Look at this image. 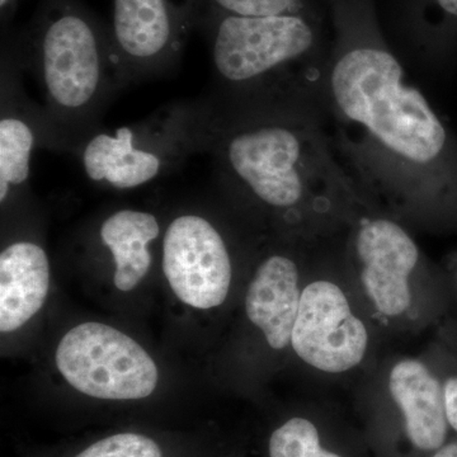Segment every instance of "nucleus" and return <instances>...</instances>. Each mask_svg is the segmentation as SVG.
<instances>
[{
    "instance_id": "obj_20",
    "label": "nucleus",
    "mask_w": 457,
    "mask_h": 457,
    "mask_svg": "<svg viewBox=\"0 0 457 457\" xmlns=\"http://www.w3.org/2000/svg\"><path fill=\"white\" fill-rule=\"evenodd\" d=\"M433 457H457V444L442 446Z\"/></svg>"
},
{
    "instance_id": "obj_17",
    "label": "nucleus",
    "mask_w": 457,
    "mask_h": 457,
    "mask_svg": "<svg viewBox=\"0 0 457 457\" xmlns=\"http://www.w3.org/2000/svg\"><path fill=\"white\" fill-rule=\"evenodd\" d=\"M75 457H163L152 438L137 433H120L96 442Z\"/></svg>"
},
{
    "instance_id": "obj_15",
    "label": "nucleus",
    "mask_w": 457,
    "mask_h": 457,
    "mask_svg": "<svg viewBox=\"0 0 457 457\" xmlns=\"http://www.w3.org/2000/svg\"><path fill=\"white\" fill-rule=\"evenodd\" d=\"M403 9L409 29L420 38L445 44L457 33V0H404Z\"/></svg>"
},
{
    "instance_id": "obj_16",
    "label": "nucleus",
    "mask_w": 457,
    "mask_h": 457,
    "mask_svg": "<svg viewBox=\"0 0 457 457\" xmlns=\"http://www.w3.org/2000/svg\"><path fill=\"white\" fill-rule=\"evenodd\" d=\"M270 457H341L320 446L317 427L305 418H293L270 436Z\"/></svg>"
},
{
    "instance_id": "obj_18",
    "label": "nucleus",
    "mask_w": 457,
    "mask_h": 457,
    "mask_svg": "<svg viewBox=\"0 0 457 457\" xmlns=\"http://www.w3.org/2000/svg\"><path fill=\"white\" fill-rule=\"evenodd\" d=\"M225 14L270 17L281 14L315 13L309 0H212Z\"/></svg>"
},
{
    "instance_id": "obj_13",
    "label": "nucleus",
    "mask_w": 457,
    "mask_h": 457,
    "mask_svg": "<svg viewBox=\"0 0 457 457\" xmlns=\"http://www.w3.org/2000/svg\"><path fill=\"white\" fill-rule=\"evenodd\" d=\"M161 234L153 213L137 210H120L108 216L99 236L112 254L116 272L114 285L119 290L131 291L145 278L152 266L150 243Z\"/></svg>"
},
{
    "instance_id": "obj_4",
    "label": "nucleus",
    "mask_w": 457,
    "mask_h": 457,
    "mask_svg": "<svg viewBox=\"0 0 457 457\" xmlns=\"http://www.w3.org/2000/svg\"><path fill=\"white\" fill-rule=\"evenodd\" d=\"M318 41L317 13L270 17L225 14L213 36V69L228 84L260 83L311 55Z\"/></svg>"
},
{
    "instance_id": "obj_21",
    "label": "nucleus",
    "mask_w": 457,
    "mask_h": 457,
    "mask_svg": "<svg viewBox=\"0 0 457 457\" xmlns=\"http://www.w3.org/2000/svg\"><path fill=\"white\" fill-rule=\"evenodd\" d=\"M11 2L12 0H0V5H2L3 9H4Z\"/></svg>"
},
{
    "instance_id": "obj_12",
    "label": "nucleus",
    "mask_w": 457,
    "mask_h": 457,
    "mask_svg": "<svg viewBox=\"0 0 457 457\" xmlns=\"http://www.w3.org/2000/svg\"><path fill=\"white\" fill-rule=\"evenodd\" d=\"M50 264L31 242L8 245L0 254V330L14 332L37 314L46 300Z\"/></svg>"
},
{
    "instance_id": "obj_7",
    "label": "nucleus",
    "mask_w": 457,
    "mask_h": 457,
    "mask_svg": "<svg viewBox=\"0 0 457 457\" xmlns=\"http://www.w3.org/2000/svg\"><path fill=\"white\" fill-rule=\"evenodd\" d=\"M163 270L177 297L197 309L227 299L231 261L218 228L196 213L174 219L163 239Z\"/></svg>"
},
{
    "instance_id": "obj_8",
    "label": "nucleus",
    "mask_w": 457,
    "mask_h": 457,
    "mask_svg": "<svg viewBox=\"0 0 457 457\" xmlns=\"http://www.w3.org/2000/svg\"><path fill=\"white\" fill-rule=\"evenodd\" d=\"M113 37L121 86L163 71L180 46L170 0H113Z\"/></svg>"
},
{
    "instance_id": "obj_3",
    "label": "nucleus",
    "mask_w": 457,
    "mask_h": 457,
    "mask_svg": "<svg viewBox=\"0 0 457 457\" xmlns=\"http://www.w3.org/2000/svg\"><path fill=\"white\" fill-rule=\"evenodd\" d=\"M204 114V107L168 108L146 121L89 135L80 145L87 177L116 189L153 182L200 149Z\"/></svg>"
},
{
    "instance_id": "obj_11",
    "label": "nucleus",
    "mask_w": 457,
    "mask_h": 457,
    "mask_svg": "<svg viewBox=\"0 0 457 457\" xmlns=\"http://www.w3.org/2000/svg\"><path fill=\"white\" fill-rule=\"evenodd\" d=\"M389 390L404 414L409 440L414 446L441 449L450 425L440 380L420 361L404 360L394 366Z\"/></svg>"
},
{
    "instance_id": "obj_6",
    "label": "nucleus",
    "mask_w": 457,
    "mask_h": 457,
    "mask_svg": "<svg viewBox=\"0 0 457 457\" xmlns=\"http://www.w3.org/2000/svg\"><path fill=\"white\" fill-rule=\"evenodd\" d=\"M368 343L365 324L338 286L315 281L303 288L291 336L300 359L320 371L341 374L359 365Z\"/></svg>"
},
{
    "instance_id": "obj_19",
    "label": "nucleus",
    "mask_w": 457,
    "mask_h": 457,
    "mask_svg": "<svg viewBox=\"0 0 457 457\" xmlns=\"http://www.w3.org/2000/svg\"><path fill=\"white\" fill-rule=\"evenodd\" d=\"M445 403L450 427L457 432V376L450 378L444 385Z\"/></svg>"
},
{
    "instance_id": "obj_5",
    "label": "nucleus",
    "mask_w": 457,
    "mask_h": 457,
    "mask_svg": "<svg viewBox=\"0 0 457 457\" xmlns=\"http://www.w3.org/2000/svg\"><path fill=\"white\" fill-rule=\"evenodd\" d=\"M56 366L74 389L93 398L144 399L158 384V369L145 350L101 323L80 324L66 333Z\"/></svg>"
},
{
    "instance_id": "obj_2",
    "label": "nucleus",
    "mask_w": 457,
    "mask_h": 457,
    "mask_svg": "<svg viewBox=\"0 0 457 457\" xmlns=\"http://www.w3.org/2000/svg\"><path fill=\"white\" fill-rule=\"evenodd\" d=\"M44 90L50 141L83 140L111 90L121 86L113 54L79 14L66 12L47 23L33 56Z\"/></svg>"
},
{
    "instance_id": "obj_1",
    "label": "nucleus",
    "mask_w": 457,
    "mask_h": 457,
    "mask_svg": "<svg viewBox=\"0 0 457 457\" xmlns=\"http://www.w3.org/2000/svg\"><path fill=\"white\" fill-rule=\"evenodd\" d=\"M204 113L201 149L267 206L293 209L312 182L343 173L311 121L276 110L227 116L206 108Z\"/></svg>"
},
{
    "instance_id": "obj_10",
    "label": "nucleus",
    "mask_w": 457,
    "mask_h": 457,
    "mask_svg": "<svg viewBox=\"0 0 457 457\" xmlns=\"http://www.w3.org/2000/svg\"><path fill=\"white\" fill-rule=\"evenodd\" d=\"M300 300L296 264L284 255H270L258 267L249 285L245 312L273 350H284L291 342Z\"/></svg>"
},
{
    "instance_id": "obj_9",
    "label": "nucleus",
    "mask_w": 457,
    "mask_h": 457,
    "mask_svg": "<svg viewBox=\"0 0 457 457\" xmlns=\"http://www.w3.org/2000/svg\"><path fill=\"white\" fill-rule=\"evenodd\" d=\"M361 279L376 308L387 317L403 314L411 305L409 276L420 251L400 225L386 219L363 222L356 237Z\"/></svg>"
},
{
    "instance_id": "obj_14",
    "label": "nucleus",
    "mask_w": 457,
    "mask_h": 457,
    "mask_svg": "<svg viewBox=\"0 0 457 457\" xmlns=\"http://www.w3.org/2000/svg\"><path fill=\"white\" fill-rule=\"evenodd\" d=\"M27 111V110H26ZM20 106L2 104L0 117V201L4 204L12 189L25 186L31 173V156L46 130L44 120L36 119Z\"/></svg>"
}]
</instances>
